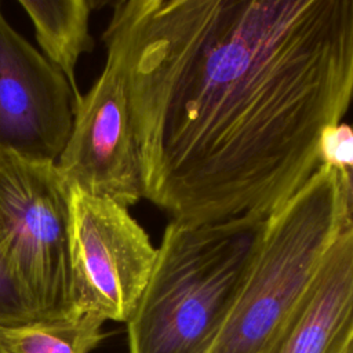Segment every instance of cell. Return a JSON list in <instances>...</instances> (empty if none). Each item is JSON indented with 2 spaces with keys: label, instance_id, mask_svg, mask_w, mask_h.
Wrapping results in <instances>:
<instances>
[{
  "label": "cell",
  "instance_id": "obj_10",
  "mask_svg": "<svg viewBox=\"0 0 353 353\" xmlns=\"http://www.w3.org/2000/svg\"><path fill=\"white\" fill-rule=\"evenodd\" d=\"M105 320L90 313L0 325L6 353H91L103 339Z\"/></svg>",
  "mask_w": 353,
  "mask_h": 353
},
{
  "label": "cell",
  "instance_id": "obj_14",
  "mask_svg": "<svg viewBox=\"0 0 353 353\" xmlns=\"http://www.w3.org/2000/svg\"><path fill=\"white\" fill-rule=\"evenodd\" d=\"M345 353H353V341L350 342V345H349V347H347V350Z\"/></svg>",
  "mask_w": 353,
  "mask_h": 353
},
{
  "label": "cell",
  "instance_id": "obj_3",
  "mask_svg": "<svg viewBox=\"0 0 353 353\" xmlns=\"http://www.w3.org/2000/svg\"><path fill=\"white\" fill-rule=\"evenodd\" d=\"M349 225L339 174L321 164L266 219L248 274L208 353H272L327 251Z\"/></svg>",
  "mask_w": 353,
  "mask_h": 353
},
{
  "label": "cell",
  "instance_id": "obj_5",
  "mask_svg": "<svg viewBox=\"0 0 353 353\" xmlns=\"http://www.w3.org/2000/svg\"><path fill=\"white\" fill-rule=\"evenodd\" d=\"M157 248L127 207L70 186V280L74 313L127 323Z\"/></svg>",
  "mask_w": 353,
  "mask_h": 353
},
{
  "label": "cell",
  "instance_id": "obj_11",
  "mask_svg": "<svg viewBox=\"0 0 353 353\" xmlns=\"http://www.w3.org/2000/svg\"><path fill=\"white\" fill-rule=\"evenodd\" d=\"M39 320L33 301L0 258V325Z\"/></svg>",
  "mask_w": 353,
  "mask_h": 353
},
{
  "label": "cell",
  "instance_id": "obj_9",
  "mask_svg": "<svg viewBox=\"0 0 353 353\" xmlns=\"http://www.w3.org/2000/svg\"><path fill=\"white\" fill-rule=\"evenodd\" d=\"M18 3L32 21L43 55L66 77L77 106L83 95L74 70L81 54L94 48L90 17L99 4L92 0H19Z\"/></svg>",
  "mask_w": 353,
  "mask_h": 353
},
{
  "label": "cell",
  "instance_id": "obj_1",
  "mask_svg": "<svg viewBox=\"0 0 353 353\" xmlns=\"http://www.w3.org/2000/svg\"><path fill=\"white\" fill-rule=\"evenodd\" d=\"M143 199L190 225L269 219L353 101V0H120Z\"/></svg>",
  "mask_w": 353,
  "mask_h": 353
},
{
  "label": "cell",
  "instance_id": "obj_13",
  "mask_svg": "<svg viewBox=\"0 0 353 353\" xmlns=\"http://www.w3.org/2000/svg\"><path fill=\"white\" fill-rule=\"evenodd\" d=\"M339 174V172H338ZM349 223H353V167L339 174Z\"/></svg>",
  "mask_w": 353,
  "mask_h": 353
},
{
  "label": "cell",
  "instance_id": "obj_4",
  "mask_svg": "<svg viewBox=\"0 0 353 353\" xmlns=\"http://www.w3.org/2000/svg\"><path fill=\"white\" fill-rule=\"evenodd\" d=\"M0 258L37 317L74 314L70 280V185L55 163L0 152Z\"/></svg>",
  "mask_w": 353,
  "mask_h": 353
},
{
  "label": "cell",
  "instance_id": "obj_15",
  "mask_svg": "<svg viewBox=\"0 0 353 353\" xmlns=\"http://www.w3.org/2000/svg\"><path fill=\"white\" fill-rule=\"evenodd\" d=\"M0 353H6V352L1 349V346H0Z\"/></svg>",
  "mask_w": 353,
  "mask_h": 353
},
{
  "label": "cell",
  "instance_id": "obj_6",
  "mask_svg": "<svg viewBox=\"0 0 353 353\" xmlns=\"http://www.w3.org/2000/svg\"><path fill=\"white\" fill-rule=\"evenodd\" d=\"M106 44V63L74 108L68 143L57 167L70 186L127 208L143 199L123 61Z\"/></svg>",
  "mask_w": 353,
  "mask_h": 353
},
{
  "label": "cell",
  "instance_id": "obj_8",
  "mask_svg": "<svg viewBox=\"0 0 353 353\" xmlns=\"http://www.w3.org/2000/svg\"><path fill=\"white\" fill-rule=\"evenodd\" d=\"M353 341V223L323 262L272 353H345Z\"/></svg>",
  "mask_w": 353,
  "mask_h": 353
},
{
  "label": "cell",
  "instance_id": "obj_2",
  "mask_svg": "<svg viewBox=\"0 0 353 353\" xmlns=\"http://www.w3.org/2000/svg\"><path fill=\"white\" fill-rule=\"evenodd\" d=\"M265 222L171 221L125 323L128 353H208L248 274Z\"/></svg>",
  "mask_w": 353,
  "mask_h": 353
},
{
  "label": "cell",
  "instance_id": "obj_7",
  "mask_svg": "<svg viewBox=\"0 0 353 353\" xmlns=\"http://www.w3.org/2000/svg\"><path fill=\"white\" fill-rule=\"evenodd\" d=\"M74 106L63 73L0 10V152L57 163L72 132Z\"/></svg>",
  "mask_w": 353,
  "mask_h": 353
},
{
  "label": "cell",
  "instance_id": "obj_12",
  "mask_svg": "<svg viewBox=\"0 0 353 353\" xmlns=\"http://www.w3.org/2000/svg\"><path fill=\"white\" fill-rule=\"evenodd\" d=\"M320 164L339 174L353 167V125L338 123L323 130L319 141Z\"/></svg>",
  "mask_w": 353,
  "mask_h": 353
}]
</instances>
